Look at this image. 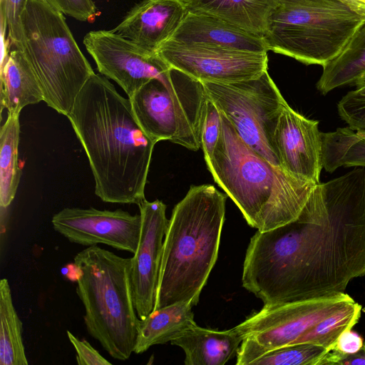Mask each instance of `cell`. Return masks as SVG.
<instances>
[{"instance_id": "cell-1", "label": "cell", "mask_w": 365, "mask_h": 365, "mask_svg": "<svg viewBox=\"0 0 365 365\" xmlns=\"http://www.w3.org/2000/svg\"><path fill=\"white\" fill-rule=\"evenodd\" d=\"M365 276V169L317 184L298 217L251 238L242 286L266 306L342 293Z\"/></svg>"}, {"instance_id": "cell-2", "label": "cell", "mask_w": 365, "mask_h": 365, "mask_svg": "<svg viewBox=\"0 0 365 365\" xmlns=\"http://www.w3.org/2000/svg\"><path fill=\"white\" fill-rule=\"evenodd\" d=\"M66 117L88 159L95 194L110 203L138 205L145 200L155 143L139 125L129 99L94 73Z\"/></svg>"}, {"instance_id": "cell-3", "label": "cell", "mask_w": 365, "mask_h": 365, "mask_svg": "<svg viewBox=\"0 0 365 365\" xmlns=\"http://www.w3.org/2000/svg\"><path fill=\"white\" fill-rule=\"evenodd\" d=\"M220 114L221 133L212 158L205 160L215 182L247 224L259 232L296 219L317 184L269 163L248 146Z\"/></svg>"}, {"instance_id": "cell-4", "label": "cell", "mask_w": 365, "mask_h": 365, "mask_svg": "<svg viewBox=\"0 0 365 365\" xmlns=\"http://www.w3.org/2000/svg\"><path fill=\"white\" fill-rule=\"evenodd\" d=\"M226 199L212 185H192L175 206L164 238L154 310L179 302L198 303L217 259Z\"/></svg>"}, {"instance_id": "cell-5", "label": "cell", "mask_w": 365, "mask_h": 365, "mask_svg": "<svg viewBox=\"0 0 365 365\" xmlns=\"http://www.w3.org/2000/svg\"><path fill=\"white\" fill-rule=\"evenodd\" d=\"M76 293L88 333L113 359L125 361L134 352L140 319L133 300L131 258L93 245L73 257Z\"/></svg>"}, {"instance_id": "cell-6", "label": "cell", "mask_w": 365, "mask_h": 365, "mask_svg": "<svg viewBox=\"0 0 365 365\" xmlns=\"http://www.w3.org/2000/svg\"><path fill=\"white\" fill-rule=\"evenodd\" d=\"M21 24L20 50L36 73L43 101L67 116L94 71L61 12L40 0H29Z\"/></svg>"}, {"instance_id": "cell-7", "label": "cell", "mask_w": 365, "mask_h": 365, "mask_svg": "<svg viewBox=\"0 0 365 365\" xmlns=\"http://www.w3.org/2000/svg\"><path fill=\"white\" fill-rule=\"evenodd\" d=\"M364 21L341 0H278L263 38L268 51L323 67Z\"/></svg>"}, {"instance_id": "cell-8", "label": "cell", "mask_w": 365, "mask_h": 365, "mask_svg": "<svg viewBox=\"0 0 365 365\" xmlns=\"http://www.w3.org/2000/svg\"><path fill=\"white\" fill-rule=\"evenodd\" d=\"M134 115L155 143L169 140L197 151L207 96L202 82L170 67L165 79L153 78L131 97Z\"/></svg>"}, {"instance_id": "cell-9", "label": "cell", "mask_w": 365, "mask_h": 365, "mask_svg": "<svg viewBox=\"0 0 365 365\" xmlns=\"http://www.w3.org/2000/svg\"><path fill=\"white\" fill-rule=\"evenodd\" d=\"M202 83L207 97L242 140L269 163L282 168L274 133L287 102L267 71L257 78L237 82Z\"/></svg>"}, {"instance_id": "cell-10", "label": "cell", "mask_w": 365, "mask_h": 365, "mask_svg": "<svg viewBox=\"0 0 365 365\" xmlns=\"http://www.w3.org/2000/svg\"><path fill=\"white\" fill-rule=\"evenodd\" d=\"M354 299L348 294L310 299L262 309L235 328L243 337L237 354V365H248L269 350L291 345L322 319Z\"/></svg>"}, {"instance_id": "cell-11", "label": "cell", "mask_w": 365, "mask_h": 365, "mask_svg": "<svg viewBox=\"0 0 365 365\" xmlns=\"http://www.w3.org/2000/svg\"><path fill=\"white\" fill-rule=\"evenodd\" d=\"M157 53L170 67L201 82H237L257 78L267 71V52L168 40Z\"/></svg>"}, {"instance_id": "cell-12", "label": "cell", "mask_w": 365, "mask_h": 365, "mask_svg": "<svg viewBox=\"0 0 365 365\" xmlns=\"http://www.w3.org/2000/svg\"><path fill=\"white\" fill-rule=\"evenodd\" d=\"M83 44L99 73L117 83L131 97L153 78L165 79L170 66L158 54L111 31L87 33Z\"/></svg>"}, {"instance_id": "cell-13", "label": "cell", "mask_w": 365, "mask_h": 365, "mask_svg": "<svg viewBox=\"0 0 365 365\" xmlns=\"http://www.w3.org/2000/svg\"><path fill=\"white\" fill-rule=\"evenodd\" d=\"M51 224L72 243L86 247L103 244L134 254L140 240L141 217L121 209L66 207L53 215Z\"/></svg>"}, {"instance_id": "cell-14", "label": "cell", "mask_w": 365, "mask_h": 365, "mask_svg": "<svg viewBox=\"0 0 365 365\" xmlns=\"http://www.w3.org/2000/svg\"><path fill=\"white\" fill-rule=\"evenodd\" d=\"M141 230L138 248L131 257L130 275L135 308L140 319L150 314L155 305L163 256V242L169 220L166 205L160 200L140 204Z\"/></svg>"}, {"instance_id": "cell-15", "label": "cell", "mask_w": 365, "mask_h": 365, "mask_svg": "<svg viewBox=\"0 0 365 365\" xmlns=\"http://www.w3.org/2000/svg\"><path fill=\"white\" fill-rule=\"evenodd\" d=\"M321 133L318 120L305 118L287 103L274 133L282 168L299 179L319 183L323 168Z\"/></svg>"}, {"instance_id": "cell-16", "label": "cell", "mask_w": 365, "mask_h": 365, "mask_svg": "<svg viewBox=\"0 0 365 365\" xmlns=\"http://www.w3.org/2000/svg\"><path fill=\"white\" fill-rule=\"evenodd\" d=\"M187 14L184 0H143L113 31L157 53L177 31Z\"/></svg>"}, {"instance_id": "cell-17", "label": "cell", "mask_w": 365, "mask_h": 365, "mask_svg": "<svg viewBox=\"0 0 365 365\" xmlns=\"http://www.w3.org/2000/svg\"><path fill=\"white\" fill-rule=\"evenodd\" d=\"M170 40L253 52H267L262 36L215 16L187 12Z\"/></svg>"}, {"instance_id": "cell-18", "label": "cell", "mask_w": 365, "mask_h": 365, "mask_svg": "<svg viewBox=\"0 0 365 365\" xmlns=\"http://www.w3.org/2000/svg\"><path fill=\"white\" fill-rule=\"evenodd\" d=\"M242 340L235 327L218 331L196 324L170 343L183 349L186 365H223L237 355Z\"/></svg>"}, {"instance_id": "cell-19", "label": "cell", "mask_w": 365, "mask_h": 365, "mask_svg": "<svg viewBox=\"0 0 365 365\" xmlns=\"http://www.w3.org/2000/svg\"><path fill=\"white\" fill-rule=\"evenodd\" d=\"M1 106L8 114H19L26 106L43 101L38 79L24 53L11 48L1 68Z\"/></svg>"}, {"instance_id": "cell-20", "label": "cell", "mask_w": 365, "mask_h": 365, "mask_svg": "<svg viewBox=\"0 0 365 365\" xmlns=\"http://www.w3.org/2000/svg\"><path fill=\"white\" fill-rule=\"evenodd\" d=\"M187 12L215 16L264 37L278 0H184Z\"/></svg>"}, {"instance_id": "cell-21", "label": "cell", "mask_w": 365, "mask_h": 365, "mask_svg": "<svg viewBox=\"0 0 365 365\" xmlns=\"http://www.w3.org/2000/svg\"><path fill=\"white\" fill-rule=\"evenodd\" d=\"M192 307L190 302H179L140 319L134 353L142 354L152 346L171 342L195 327Z\"/></svg>"}, {"instance_id": "cell-22", "label": "cell", "mask_w": 365, "mask_h": 365, "mask_svg": "<svg viewBox=\"0 0 365 365\" xmlns=\"http://www.w3.org/2000/svg\"><path fill=\"white\" fill-rule=\"evenodd\" d=\"M365 77V21L358 28L341 53L323 66L317 88L323 95Z\"/></svg>"}, {"instance_id": "cell-23", "label": "cell", "mask_w": 365, "mask_h": 365, "mask_svg": "<svg viewBox=\"0 0 365 365\" xmlns=\"http://www.w3.org/2000/svg\"><path fill=\"white\" fill-rule=\"evenodd\" d=\"M322 163L328 173L340 167H365V130L349 126L322 133Z\"/></svg>"}, {"instance_id": "cell-24", "label": "cell", "mask_w": 365, "mask_h": 365, "mask_svg": "<svg viewBox=\"0 0 365 365\" xmlns=\"http://www.w3.org/2000/svg\"><path fill=\"white\" fill-rule=\"evenodd\" d=\"M19 114H8L0 130V205L9 207L19 184L21 170L19 163Z\"/></svg>"}, {"instance_id": "cell-25", "label": "cell", "mask_w": 365, "mask_h": 365, "mask_svg": "<svg viewBox=\"0 0 365 365\" xmlns=\"http://www.w3.org/2000/svg\"><path fill=\"white\" fill-rule=\"evenodd\" d=\"M0 365H28L23 324L14 306L9 281H0Z\"/></svg>"}, {"instance_id": "cell-26", "label": "cell", "mask_w": 365, "mask_h": 365, "mask_svg": "<svg viewBox=\"0 0 365 365\" xmlns=\"http://www.w3.org/2000/svg\"><path fill=\"white\" fill-rule=\"evenodd\" d=\"M362 307L355 301L349 302L339 309L319 321L303 333L292 344L310 343L332 350L339 336L352 329L359 322Z\"/></svg>"}, {"instance_id": "cell-27", "label": "cell", "mask_w": 365, "mask_h": 365, "mask_svg": "<svg viewBox=\"0 0 365 365\" xmlns=\"http://www.w3.org/2000/svg\"><path fill=\"white\" fill-rule=\"evenodd\" d=\"M328 352L314 344H295L264 352L253 359L249 365H321Z\"/></svg>"}, {"instance_id": "cell-28", "label": "cell", "mask_w": 365, "mask_h": 365, "mask_svg": "<svg viewBox=\"0 0 365 365\" xmlns=\"http://www.w3.org/2000/svg\"><path fill=\"white\" fill-rule=\"evenodd\" d=\"M29 0H1V18L11 48H21V17Z\"/></svg>"}, {"instance_id": "cell-29", "label": "cell", "mask_w": 365, "mask_h": 365, "mask_svg": "<svg viewBox=\"0 0 365 365\" xmlns=\"http://www.w3.org/2000/svg\"><path fill=\"white\" fill-rule=\"evenodd\" d=\"M222 130L221 114L215 103L207 97L202 126L201 148L205 160L212 158Z\"/></svg>"}, {"instance_id": "cell-30", "label": "cell", "mask_w": 365, "mask_h": 365, "mask_svg": "<svg viewBox=\"0 0 365 365\" xmlns=\"http://www.w3.org/2000/svg\"><path fill=\"white\" fill-rule=\"evenodd\" d=\"M339 117L354 130H365V98L354 91L348 92L337 103Z\"/></svg>"}, {"instance_id": "cell-31", "label": "cell", "mask_w": 365, "mask_h": 365, "mask_svg": "<svg viewBox=\"0 0 365 365\" xmlns=\"http://www.w3.org/2000/svg\"><path fill=\"white\" fill-rule=\"evenodd\" d=\"M80 21H93L99 14L93 0H40Z\"/></svg>"}, {"instance_id": "cell-32", "label": "cell", "mask_w": 365, "mask_h": 365, "mask_svg": "<svg viewBox=\"0 0 365 365\" xmlns=\"http://www.w3.org/2000/svg\"><path fill=\"white\" fill-rule=\"evenodd\" d=\"M68 338L76 351V361L79 365H111L86 340L79 339L70 331H67Z\"/></svg>"}, {"instance_id": "cell-33", "label": "cell", "mask_w": 365, "mask_h": 365, "mask_svg": "<svg viewBox=\"0 0 365 365\" xmlns=\"http://www.w3.org/2000/svg\"><path fill=\"white\" fill-rule=\"evenodd\" d=\"M364 342V338L359 334L350 329L339 336L332 350L342 355L352 354L359 351Z\"/></svg>"}, {"instance_id": "cell-34", "label": "cell", "mask_w": 365, "mask_h": 365, "mask_svg": "<svg viewBox=\"0 0 365 365\" xmlns=\"http://www.w3.org/2000/svg\"><path fill=\"white\" fill-rule=\"evenodd\" d=\"M365 365V342L362 348L352 354L342 355L331 350L324 356L321 365Z\"/></svg>"}, {"instance_id": "cell-35", "label": "cell", "mask_w": 365, "mask_h": 365, "mask_svg": "<svg viewBox=\"0 0 365 365\" xmlns=\"http://www.w3.org/2000/svg\"><path fill=\"white\" fill-rule=\"evenodd\" d=\"M365 16V0H341Z\"/></svg>"}, {"instance_id": "cell-36", "label": "cell", "mask_w": 365, "mask_h": 365, "mask_svg": "<svg viewBox=\"0 0 365 365\" xmlns=\"http://www.w3.org/2000/svg\"><path fill=\"white\" fill-rule=\"evenodd\" d=\"M353 85L356 86V90L354 91L356 94L365 98V77L357 80Z\"/></svg>"}, {"instance_id": "cell-37", "label": "cell", "mask_w": 365, "mask_h": 365, "mask_svg": "<svg viewBox=\"0 0 365 365\" xmlns=\"http://www.w3.org/2000/svg\"><path fill=\"white\" fill-rule=\"evenodd\" d=\"M364 312H365V309H364Z\"/></svg>"}]
</instances>
